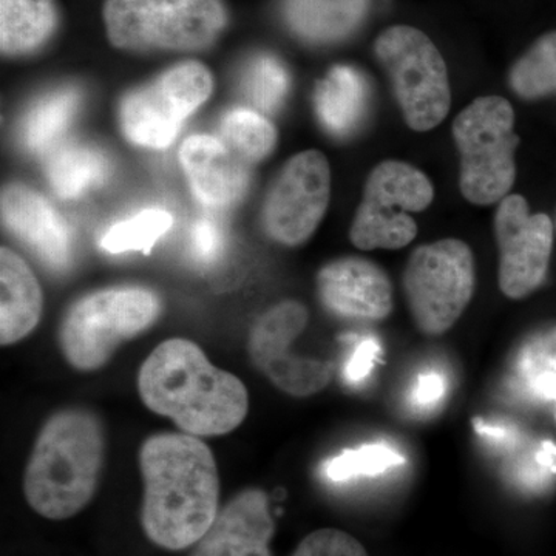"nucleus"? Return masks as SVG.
<instances>
[{
    "label": "nucleus",
    "instance_id": "a878e982",
    "mask_svg": "<svg viewBox=\"0 0 556 556\" xmlns=\"http://www.w3.org/2000/svg\"><path fill=\"white\" fill-rule=\"evenodd\" d=\"M174 225V218L164 208L152 207L138 215L116 223L102 239V248L110 254H123L127 251L144 252L155 247L156 241Z\"/></svg>",
    "mask_w": 556,
    "mask_h": 556
},
{
    "label": "nucleus",
    "instance_id": "4468645a",
    "mask_svg": "<svg viewBox=\"0 0 556 556\" xmlns=\"http://www.w3.org/2000/svg\"><path fill=\"white\" fill-rule=\"evenodd\" d=\"M317 295L325 309L346 320L380 321L393 313L390 277L368 258L327 263L317 274Z\"/></svg>",
    "mask_w": 556,
    "mask_h": 556
},
{
    "label": "nucleus",
    "instance_id": "c85d7f7f",
    "mask_svg": "<svg viewBox=\"0 0 556 556\" xmlns=\"http://www.w3.org/2000/svg\"><path fill=\"white\" fill-rule=\"evenodd\" d=\"M291 556H368L361 541L339 529H320L300 541Z\"/></svg>",
    "mask_w": 556,
    "mask_h": 556
},
{
    "label": "nucleus",
    "instance_id": "393cba45",
    "mask_svg": "<svg viewBox=\"0 0 556 556\" xmlns=\"http://www.w3.org/2000/svg\"><path fill=\"white\" fill-rule=\"evenodd\" d=\"M226 144L249 163H258L277 146V130L262 113L249 109H232L222 121Z\"/></svg>",
    "mask_w": 556,
    "mask_h": 556
},
{
    "label": "nucleus",
    "instance_id": "20e7f679",
    "mask_svg": "<svg viewBox=\"0 0 556 556\" xmlns=\"http://www.w3.org/2000/svg\"><path fill=\"white\" fill-rule=\"evenodd\" d=\"M159 295L148 288L115 287L76 300L62 317L60 348L78 371L104 367L127 340L137 338L160 316Z\"/></svg>",
    "mask_w": 556,
    "mask_h": 556
},
{
    "label": "nucleus",
    "instance_id": "423d86ee",
    "mask_svg": "<svg viewBox=\"0 0 556 556\" xmlns=\"http://www.w3.org/2000/svg\"><path fill=\"white\" fill-rule=\"evenodd\" d=\"M102 14L112 46L127 51L203 50L228 22L219 0H105Z\"/></svg>",
    "mask_w": 556,
    "mask_h": 556
},
{
    "label": "nucleus",
    "instance_id": "4be33fe9",
    "mask_svg": "<svg viewBox=\"0 0 556 556\" xmlns=\"http://www.w3.org/2000/svg\"><path fill=\"white\" fill-rule=\"evenodd\" d=\"M46 177L51 189L64 200H76L104 185L110 163L101 149L80 142L56 146L47 153Z\"/></svg>",
    "mask_w": 556,
    "mask_h": 556
},
{
    "label": "nucleus",
    "instance_id": "f03ea898",
    "mask_svg": "<svg viewBox=\"0 0 556 556\" xmlns=\"http://www.w3.org/2000/svg\"><path fill=\"white\" fill-rule=\"evenodd\" d=\"M146 407L169 417L192 437H223L239 428L249 412V393L232 372L211 364L188 339L160 343L138 375Z\"/></svg>",
    "mask_w": 556,
    "mask_h": 556
},
{
    "label": "nucleus",
    "instance_id": "1a4fd4ad",
    "mask_svg": "<svg viewBox=\"0 0 556 556\" xmlns=\"http://www.w3.org/2000/svg\"><path fill=\"white\" fill-rule=\"evenodd\" d=\"M433 199V185L424 172L404 161H382L365 181L364 199L350 229L351 243L362 251L408 247L417 236L409 214L426 211Z\"/></svg>",
    "mask_w": 556,
    "mask_h": 556
},
{
    "label": "nucleus",
    "instance_id": "412c9836",
    "mask_svg": "<svg viewBox=\"0 0 556 556\" xmlns=\"http://www.w3.org/2000/svg\"><path fill=\"white\" fill-rule=\"evenodd\" d=\"M56 27L53 0H0V49L5 56L42 49Z\"/></svg>",
    "mask_w": 556,
    "mask_h": 556
},
{
    "label": "nucleus",
    "instance_id": "6ab92c4d",
    "mask_svg": "<svg viewBox=\"0 0 556 556\" xmlns=\"http://www.w3.org/2000/svg\"><path fill=\"white\" fill-rule=\"evenodd\" d=\"M371 0H281V17L292 35L316 46L350 38L367 20Z\"/></svg>",
    "mask_w": 556,
    "mask_h": 556
},
{
    "label": "nucleus",
    "instance_id": "aec40b11",
    "mask_svg": "<svg viewBox=\"0 0 556 556\" xmlns=\"http://www.w3.org/2000/svg\"><path fill=\"white\" fill-rule=\"evenodd\" d=\"M367 80L346 65L332 68L314 93L317 118L336 137H346L356 129L367 112Z\"/></svg>",
    "mask_w": 556,
    "mask_h": 556
},
{
    "label": "nucleus",
    "instance_id": "c756f323",
    "mask_svg": "<svg viewBox=\"0 0 556 556\" xmlns=\"http://www.w3.org/2000/svg\"><path fill=\"white\" fill-rule=\"evenodd\" d=\"M190 254L200 265H214L225 251V236L215 219L200 218L189 236Z\"/></svg>",
    "mask_w": 556,
    "mask_h": 556
},
{
    "label": "nucleus",
    "instance_id": "9b49d317",
    "mask_svg": "<svg viewBox=\"0 0 556 556\" xmlns=\"http://www.w3.org/2000/svg\"><path fill=\"white\" fill-rule=\"evenodd\" d=\"M308 320V308L303 303L283 300L265 311L249 332L252 364L289 396H314L331 382V364L292 353Z\"/></svg>",
    "mask_w": 556,
    "mask_h": 556
},
{
    "label": "nucleus",
    "instance_id": "bb28decb",
    "mask_svg": "<svg viewBox=\"0 0 556 556\" xmlns=\"http://www.w3.org/2000/svg\"><path fill=\"white\" fill-rule=\"evenodd\" d=\"M243 90L255 108L262 112H276L288 97L287 68L273 54H257L244 70Z\"/></svg>",
    "mask_w": 556,
    "mask_h": 556
},
{
    "label": "nucleus",
    "instance_id": "2eb2a0df",
    "mask_svg": "<svg viewBox=\"0 0 556 556\" xmlns=\"http://www.w3.org/2000/svg\"><path fill=\"white\" fill-rule=\"evenodd\" d=\"M3 228L16 237L50 269H67L72 236L67 223L46 197L25 185L2 190Z\"/></svg>",
    "mask_w": 556,
    "mask_h": 556
},
{
    "label": "nucleus",
    "instance_id": "473e14b6",
    "mask_svg": "<svg viewBox=\"0 0 556 556\" xmlns=\"http://www.w3.org/2000/svg\"><path fill=\"white\" fill-rule=\"evenodd\" d=\"M555 226H556V219H555Z\"/></svg>",
    "mask_w": 556,
    "mask_h": 556
},
{
    "label": "nucleus",
    "instance_id": "6e6552de",
    "mask_svg": "<svg viewBox=\"0 0 556 556\" xmlns=\"http://www.w3.org/2000/svg\"><path fill=\"white\" fill-rule=\"evenodd\" d=\"M402 280L416 327L427 336L445 334L473 299V252L457 239L422 244L409 255Z\"/></svg>",
    "mask_w": 556,
    "mask_h": 556
},
{
    "label": "nucleus",
    "instance_id": "f257e3e1",
    "mask_svg": "<svg viewBox=\"0 0 556 556\" xmlns=\"http://www.w3.org/2000/svg\"><path fill=\"white\" fill-rule=\"evenodd\" d=\"M139 468L146 536L167 551L195 546L219 514L214 453L192 434H153L139 450Z\"/></svg>",
    "mask_w": 556,
    "mask_h": 556
},
{
    "label": "nucleus",
    "instance_id": "0eeeda50",
    "mask_svg": "<svg viewBox=\"0 0 556 556\" xmlns=\"http://www.w3.org/2000/svg\"><path fill=\"white\" fill-rule=\"evenodd\" d=\"M375 53L409 129L428 131L447 118L452 108L447 64L426 33L394 25L380 33Z\"/></svg>",
    "mask_w": 556,
    "mask_h": 556
},
{
    "label": "nucleus",
    "instance_id": "cd10ccee",
    "mask_svg": "<svg viewBox=\"0 0 556 556\" xmlns=\"http://www.w3.org/2000/svg\"><path fill=\"white\" fill-rule=\"evenodd\" d=\"M405 464V457L388 444H368L358 448L343 450L340 455L325 464V475L331 481H348L351 478L376 477Z\"/></svg>",
    "mask_w": 556,
    "mask_h": 556
},
{
    "label": "nucleus",
    "instance_id": "f3484780",
    "mask_svg": "<svg viewBox=\"0 0 556 556\" xmlns=\"http://www.w3.org/2000/svg\"><path fill=\"white\" fill-rule=\"evenodd\" d=\"M179 164L190 190L204 206H232L248 188L244 160L225 141L211 135H192L185 139L179 149Z\"/></svg>",
    "mask_w": 556,
    "mask_h": 556
},
{
    "label": "nucleus",
    "instance_id": "39448f33",
    "mask_svg": "<svg viewBox=\"0 0 556 556\" xmlns=\"http://www.w3.org/2000/svg\"><path fill=\"white\" fill-rule=\"evenodd\" d=\"M515 112L501 97H481L453 121L460 155L459 188L464 199L490 206L506 199L517 179Z\"/></svg>",
    "mask_w": 556,
    "mask_h": 556
},
{
    "label": "nucleus",
    "instance_id": "5701e85b",
    "mask_svg": "<svg viewBox=\"0 0 556 556\" xmlns=\"http://www.w3.org/2000/svg\"><path fill=\"white\" fill-rule=\"evenodd\" d=\"M80 100V91L75 87H61L39 98L21 123L24 148L35 153H49L56 148L75 119Z\"/></svg>",
    "mask_w": 556,
    "mask_h": 556
},
{
    "label": "nucleus",
    "instance_id": "a211bd4d",
    "mask_svg": "<svg viewBox=\"0 0 556 556\" xmlns=\"http://www.w3.org/2000/svg\"><path fill=\"white\" fill-rule=\"evenodd\" d=\"M43 294L30 266L13 249H0V343L31 334L42 317Z\"/></svg>",
    "mask_w": 556,
    "mask_h": 556
},
{
    "label": "nucleus",
    "instance_id": "2f4dec72",
    "mask_svg": "<svg viewBox=\"0 0 556 556\" xmlns=\"http://www.w3.org/2000/svg\"><path fill=\"white\" fill-rule=\"evenodd\" d=\"M442 388H444V382H442L441 376L433 375V372L420 376L415 391L416 401L422 405L433 404L442 396Z\"/></svg>",
    "mask_w": 556,
    "mask_h": 556
},
{
    "label": "nucleus",
    "instance_id": "7c9ffc66",
    "mask_svg": "<svg viewBox=\"0 0 556 556\" xmlns=\"http://www.w3.org/2000/svg\"><path fill=\"white\" fill-rule=\"evenodd\" d=\"M379 346L375 340H364L354 350L353 356L348 361L345 367V378L348 382H361L367 378L368 372L371 371L375 365L376 357H378Z\"/></svg>",
    "mask_w": 556,
    "mask_h": 556
},
{
    "label": "nucleus",
    "instance_id": "f8f14e48",
    "mask_svg": "<svg viewBox=\"0 0 556 556\" xmlns=\"http://www.w3.org/2000/svg\"><path fill=\"white\" fill-rule=\"evenodd\" d=\"M331 199V169L318 150L292 156L274 179L263 203V228L269 239L295 248L314 236Z\"/></svg>",
    "mask_w": 556,
    "mask_h": 556
},
{
    "label": "nucleus",
    "instance_id": "9d476101",
    "mask_svg": "<svg viewBox=\"0 0 556 556\" xmlns=\"http://www.w3.org/2000/svg\"><path fill=\"white\" fill-rule=\"evenodd\" d=\"M214 78L197 61L175 65L148 86L130 91L119 104L124 137L139 148L166 149L182 123L208 100Z\"/></svg>",
    "mask_w": 556,
    "mask_h": 556
},
{
    "label": "nucleus",
    "instance_id": "7ed1b4c3",
    "mask_svg": "<svg viewBox=\"0 0 556 556\" xmlns=\"http://www.w3.org/2000/svg\"><path fill=\"white\" fill-rule=\"evenodd\" d=\"M105 460L100 417L65 408L40 428L24 475V495L40 517L62 521L89 506Z\"/></svg>",
    "mask_w": 556,
    "mask_h": 556
},
{
    "label": "nucleus",
    "instance_id": "dca6fc26",
    "mask_svg": "<svg viewBox=\"0 0 556 556\" xmlns=\"http://www.w3.org/2000/svg\"><path fill=\"white\" fill-rule=\"evenodd\" d=\"M274 533L276 522L268 495L260 489H247L219 508L214 525L189 556H273Z\"/></svg>",
    "mask_w": 556,
    "mask_h": 556
},
{
    "label": "nucleus",
    "instance_id": "ddd939ff",
    "mask_svg": "<svg viewBox=\"0 0 556 556\" xmlns=\"http://www.w3.org/2000/svg\"><path fill=\"white\" fill-rule=\"evenodd\" d=\"M500 251L497 281L506 298H529L546 280L554 249V223L546 214H532L525 197L507 195L495 214Z\"/></svg>",
    "mask_w": 556,
    "mask_h": 556
},
{
    "label": "nucleus",
    "instance_id": "b1692460",
    "mask_svg": "<svg viewBox=\"0 0 556 556\" xmlns=\"http://www.w3.org/2000/svg\"><path fill=\"white\" fill-rule=\"evenodd\" d=\"M510 89L522 100L556 94V31L547 33L522 54L508 75Z\"/></svg>",
    "mask_w": 556,
    "mask_h": 556
}]
</instances>
